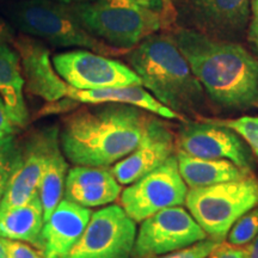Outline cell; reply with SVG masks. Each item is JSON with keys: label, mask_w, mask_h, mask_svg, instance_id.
Wrapping results in <instances>:
<instances>
[{"label": "cell", "mask_w": 258, "mask_h": 258, "mask_svg": "<svg viewBox=\"0 0 258 258\" xmlns=\"http://www.w3.org/2000/svg\"><path fill=\"white\" fill-rule=\"evenodd\" d=\"M186 186L178 160L171 156L160 166L135 180L121 192L120 203L135 222H141L163 209L185 203Z\"/></svg>", "instance_id": "cell-7"}, {"label": "cell", "mask_w": 258, "mask_h": 258, "mask_svg": "<svg viewBox=\"0 0 258 258\" xmlns=\"http://www.w3.org/2000/svg\"><path fill=\"white\" fill-rule=\"evenodd\" d=\"M15 44L28 91L48 103L69 98L71 86L56 72L48 48L28 36L17 38Z\"/></svg>", "instance_id": "cell-15"}, {"label": "cell", "mask_w": 258, "mask_h": 258, "mask_svg": "<svg viewBox=\"0 0 258 258\" xmlns=\"http://www.w3.org/2000/svg\"><path fill=\"white\" fill-rule=\"evenodd\" d=\"M59 141V128L48 127L32 134L21 146L17 165L0 201V209L23 205L38 192L50 154Z\"/></svg>", "instance_id": "cell-12"}, {"label": "cell", "mask_w": 258, "mask_h": 258, "mask_svg": "<svg viewBox=\"0 0 258 258\" xmlns=\"http://www.w3.org/2000/svg\"><path fill=\"white\" fill-rule=\"evenodd\" d=\"M4 35H5V27H4V24L0 22V41H4V40H3Z\"/></svg>", "instance_id": "cell-35"}, {"label": "cell", "mask_w": 258, "mask_h": 258, "mask_svg": "<svg viewBox=\"0 0 258 258\" xmlns=\"http://www.w3.org/2000/svg\"><path fill=\"white\" fill-rule=\"evenodd\" d=\"M43 207L38 192L23 205L0 209V235L36 244L43 226Z\"/></svg>", "instance_id": "cell-21"}, {"label": "cell", "mask_w": 258, "mask_h": 258, "mask_svg": "<svg viewBox=\"0 0 258 258\" xmlns=\"http://www.w3.org/2000/svg\"><path fill=\"white\" fill-rule=\"evenodd\" d=\"M176 157L182 178L190 189L243 179L249 175L247 171L227 159H206L190 156L182 151H178Z\"/></svg>", "instance_id": "cell-20"}, {"label": "cell", "mask_w": 258, "mask_h": 258, "mask_svg": "<svg viewBox=\"0 0 258 258\" xmlns=\"http://www.w3.org/2000/svg\"><path fill=\"white\" fill-rule=\"evenodd\" d=\"M258 234V208H252L235 221L227 234L228 243L237 246L250 244Z\"/></svg>", "instance_id": "cell-24"}, {"label": "cell", "mask_w": 258, "mask_h": 258, "mask_svg": "<svg viewBox=\"0 0 258 258\" xmlns=\"http://www.w3.org/2000/svg\"><path fill=\"white\" fill-rule=\"evenodd\" d=\"M69 98L85 104H99V103H121L137 106L159 117L169 120H179L185 122L182 116L176 114L171 109L158 101L143 85L118 86V88H105L97 90H77L70 88Z\"/></svg>", "instance_id": "cell-18"}, {"label": "cell", "mask_w": 258, "mask_h": 258, "mask_svg": "<svg viewBox=\"0 0 258 258\" xmlns=\"http://www.w3.org/2000/svg\"><path fill=\"white\" fill-rule=\"evenodd\" d=\"M24 77L17 50L5 41H0V97L9 117L16 127H24L28 122V108L24 99Z\"/></svg>", "instance_id": "cell-19"}, {"label": "cell", "mask_w": 258, "mask_h": 258, "mask_svg": "<svg viewBox=\"0 0 258 258\" xmlns=\"http://www.w3.org/2000/svg\"><path fill=\"white\" fill-rule=\"evenodd\" d=\"M92 212L63 198L43 222L35 246L44 258H66L85 232Z\"/></svg>", "instance_id": "cell-16"}, {"label": "cell", "mask_w": 258, "mask_h": 258, "mask_svg": "<svg viewBox=\"0 0 258 258\" xmlns=\"http://www.w3.org/2000/svg\"><path fill=\"white\" fill-rule=\"evenodd\" d=\"M60 3H63L66 5L76 4V3H85V2H96V0H59Z\"/></svg>", "instance_id": "cell-34"}, {"label": "cell", "mask_w": 258, "mask_h": 258, "mask_svg": "<svg viewBox=\"0 0 258 258\" xmlns=\"http://www.w3.org/2000/svg\"><path fill=\"white\" fill-rule=\"evenodd\" d=\"M185 205L209 238L224 241L235 221L258 205V180L247 176L191 188L186 192Z\"/></svg>", "instance_id": "cell-6"}, {"label": "cell", "mask_w": 258, "mask_h": 258, "mask_svg": "<svg viewBox=\"0 0 258 258\" xmlns=\"http://www.w3.org/2000/svg\"><path fill=\"white\" fill-rule=\"evenodd\" d=\"M15 131L16 125L12 123L11 118L9 117L4 102H3L2 97H0V139L11 137L15 133Z\"/></svg>", "instance_id": "cell-31"}, {"label": "cell", "mask_w": 258, "mask_h": 258, "mask_svg": "<svg viewBox=\"0 0 258 258\" xmlns=\"http://www.w3.org/2000/svg\"><path fill=\"white\" fill-rule=\"evenodd\" d=\"M134 2L161 15L166 25L172 24V22L175 21L177 11L173 0H134Z\"/></svg>", "instance_id": "cell-27"}, {"label": "cell", "mask_w": 258, "mask_h": 258, "mask_svg": "<svg viewBox=\"0 0 258 258\" xmlns=\"http://www.w3.org/2000/svg\"><path fill=\"white\" fill-rule=\"evenodd\" d=\"M206 258H249V256L246 246H237L221 241Z\"/></svg>", "instance_id": "cell-29"}, {"label": "cell", "mask_w": 258, "mask_h": 258, "mask_svg": "<svg viewBox=\"0 0 258 258\" xmlns=\"http://www.w3.org/2000/svg\"><path fill=\"white\" fill-rule=\"evenodd\" d=\"M21 146L14 135L0 139V201L17 165Z\"/></svg>", "instance_id": "cell-23"}, {"label": "cell", "mask_w": 258, "mask_h": 258, "mask_svg": "<svg viewBox=\"0 0 258 258\" xmlns=\"http://www.w3.org/2000/svg\"><path fill=\"white\" fill-rule=\"evenodd\" d=\"M183 12L194 30L231 41L247 30L251 0H183Z\"/></svg>", "instance_id": "cell-13"}, {"label": "cell", "mask_w": 258, "mask_h": 258, "mask_svg": "<svg viewBox=\"0 0 258 258\" xmlns=\"http://www.w3.org/2000/svg\"><path fill=\"white\" fill-rule=\"evenodd\" d=\"M246 34L253 53L258 56V0H251V16Z\"/></svg>", "instance_id": "cell-30"}, {"label": "cell", "mask_w": 258, "mask_h": 258, "mask_svg": "<svg viewBox=\"0 0 258 258\" xmlns=\"http://www.w3.org/2000/svg\"><path fill=\"white\" fill-rule=\"evenodd\" d=\"M0 258H8L5 247V238H3L2 235H0Z\"/></svg>", "instance_id": "cell-33"}, {"label": "cell", "mask_w": 258, "mask_h": 258, "mask_svg": "<svg viewBox=\"0 0 258 258\" xmlns=\"http://www.w3.org/2000/svg\"><path fill=\"white\" fill-rule=\"evenodd\" d=\"M51 61L61 78L77 90L143 85L128 64L95 51H64L54 55Z\"/></svg>", "instance_id": "cell-10"}, {"label": "cell", "mask_w": 258, "mask_h": 258, "mask_svg": "<svg viewBox=\"0 0 258 258\" xmlns=\"http://www.w3.org/2000/svg\"><path fill=\"white\" fill-rule=\"evenodd\" d=\"M66 158L62 153L60 145L54 148L48 161L47 169L44 171L43 178L41 180L38 195H40L42 207H43V219L47 221L51 213L57 207L64 195V185L67 178Z\"/></svg>", "instance_id": "cell-22"}, {"label": "cell", "mask_w": 258, "mask_h": 258, "mask_svg": "<svg viewBox=\"0 0 258 258\" xmlns=\"http://www.w3.org/2000/svg\"><path fill=\"white\" fill-rule=\"evenodd\" d=\"M208 235L180 206L159 211L141 221L132 258H154L184 249Z\"/></svg>", "instance_id": "cell-9"}, {"label": "cell", "mask_w": 258, "mask_h": 258, "mask_svg": "<svg viewBox=\"0 0 258 258\" xmlns=\"http://www.w3.org/2000/svg\"><path fill=\"white\" fill-rule=\"evenodd\" d=\"M246 251L249 258H258V234L254 237V239L247 245Z\"/></svg>", "instance_id": "cell-32"}, {"label": "cell", "mask_w": 258, "mask_h": 258, "mask_svg": "<svg viewBox=\"0 0 258 258\" xmlns=\"http://www.w3.org/2000/svg\"><path fill=\"white\" fill-rule=\"evenodd\" d=\"M151 117L146 110L121 103L78 109L62 120L61 150L77 165L108 167L138 147Z\"/></svg>", "instance_id": "cell-1"}, {"label": "cell", "mask_w": 258, "mask_h": 258, "mask_svg": "<svg viewBox=\"0 0 258 258\" xmlns=\"http://www.w3.org/2000/svg\"><path fill=\"white\" fill-rule=\"evenodd\" d=\"M176 146L190 156L227 159L247 172L253 169L252 152L233 129L215 120L185 121L180 125Z\"/></svg>", "instance_id": "cell-11"}, {"label": "cell", "mask_w": 258, "mask_h": 258, "mask_svg": "<svg viewBox=\"0 0 258 258\" xmlns=\"http://www.w3.org/2000/svg\"><path fill=\"white\" fill-rule=\"evenodd\" d=\"M121 184L110 169L79 165L69 171L64 198L86 208L112 203L121 195Z\"/></svg>", "instance_id": "cell-17"}, {"label": "cell", "mask_w": 258, "mask_h": 258, "mask_svg": "<svg viewBox=\"0 0 258 258\" xmlns=\"http://www.w3.org/2000/svg\"><path fill=\"white\" fill-rule=\"evenodd\" d=\"M70 6L93 36L123 51L166 27L161 15L134 0H96Z\"/></svg>", "instance_id": "cell-4"}, {"label": "cell", "mask_w": 258, "mask_h": 258, "mask_svg": "<svg viewBox=\"0 0 258 258\" xmlns=\"http://www.w3.org/2000/svg\"><path fill=\"white\" fill-rule=\"evenodd\" d=\"M172 37L214 104L235 111L258 106V59L250 51L194 29Z\"/></svg>", "instance_id": "cell-2"}, {"label": "cell", "mask_w": 258, "mask_h": 258, "mask_svg": "<svg viewBox=\"0 0 258 258\" xmlns=\"http://www.w3.org/2000/svg\"><path fill=\"white\" fill-rule=\"evenodd\" d=\"M16 25L30 36L40 37L55 47H79L102 55H118L112 48L86 30L70 5L51 0H28L14 10Z\"/></svg>", "instance_id": "cell-5"}, {"label": "cell", "mask_w": 258, "mask_h": 258, "mask_svg": "<svg viewBox=\"0 0 258 258\" xmlns=\"http://www.w3.org/2000/svg\"><path fill=\"white\" fill-rule=\"evenodd\" d=\"M125 60L143 86L176 114L201 117L208 110L207 93L172 35H150L128 50Z\"/></svg>", "instance_id": "cell-3"}, {"label": "cell", "mask_w": 258, "mask_h": 258, "mask_svg": "<svg viewBox=\"0 0 258 258\" xmlns=\"http://www.w3.org/2000/svg\"><path fill=\"white\" fill-rule=\"evenodd\" d=\"M5 247L8 258H44L41 252H37L29 245L22 243L21 240L6 239Z\"/></svg>", "instance_id": "cell-28"}, {"label": "cell", "mask_w": 258, "mask_h": 258, "mask_svg": "<svg viewBox=\"0 0 258 258\" xmlns=\"http://www.w3.org/2000/svg\"><path fill=\"white\" fill-rule=\"evenodd\" d=\"M220 243L221 241L212 239V238H206V239L190 245L184 249L172 251V252L154 258H206Z\"/></svg>", "instance_id": "cell-26"}, {"label": "cell", "mask_w": 258, "mask_h": 258, "mask_svg": "<svg viewBox=\"0 0 258 258\" xmlns=\"http://www.w3.org/2000/svg\"><path fill=\"white\" fill-rule=\"evenodd\" d=\"M176 138L166 123L151 117L140 144L127 157L115 164L110 171L120 184L128 185L157 169L172 156Z\"/></svg>", "instance_id": "cell-14"}, {"label": "cell", "mask_w": 258, "mask_h": 258, "mask_svg": "<svg viewBox=\"0 0 258 258\" xmlns=\"http://www.w3.org/2000/svg\"><path fill=\"white\" fill-rule=\"evenodd\" d=\"M226 127L233 129L243 140L249 145L251 152L258 158V117L243 116L234 120H215Z\"/></svg>", "instance_id": "cell-25"}, {"label": "cell", "mask_w": 258, "mask_h": 258, "mask_svg": "<svg viewBox=\"0 0 258 258\" xmlns=\"http://www.w3.org/2000/svg\"><path fill=\"white\" fill-rule=\"evenodd\" d=\"M137 233V222L120 205H110L92 213L66 258H132Z\"/></svg>", "instance_id": "cell-8"}]
</instances>
